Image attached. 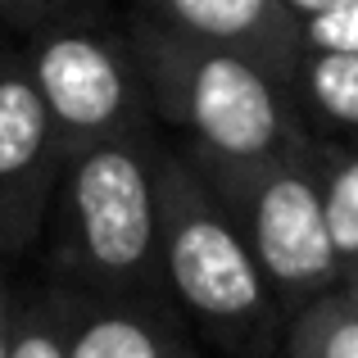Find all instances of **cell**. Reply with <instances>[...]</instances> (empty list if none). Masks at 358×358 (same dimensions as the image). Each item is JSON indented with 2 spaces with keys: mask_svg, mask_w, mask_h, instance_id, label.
Instances as JSON below:
<instances>
[{
  "mask_svg": "<svg viewBox=\"0 0 358 358\" xmlns=\"http://www.w3.org/2000/svg\"><path fill=\"white\" fill-rule=\"evenodd\" d=\"M336 290H341L350 304H358V263H354V268H345V277H341V286H336Z\"/></svg>",
  "mask_w": 358,
  "mask_h": 358,
  "instance_id": "cell-17",
  "label": "cell"
},
{
  "mask_svg": "<svg viewBox=\"0 0 358 358\" xmlns=\"http://www.w3.org/2000/svg\"><path fill=\"white\" fill-rule=\"evenodd\" d=\"M0 277H5V259H0Z\"/></svg>",
  "mask_w": 358,
  "mask_h": 358,
  "instance_id": "cell-20",
  "label": "cell"
},
{
  "mask_svg": "<svg viewBox=\"0 0 358 358\" xmlns=\"http://www.w3.org/2000/svg\"><path fill=\"white\" fill-rule=\"evenodd\" d=\"M159 277L213 345L236 358H268L286 336L277 299L222 200L182 150L159 164Z\"/></svg>",
  "mask_w": 358,
  "mask_h": 358,
  "instance_id": "cell-3",
  "label": "cell"
},
{
  "mask_svg": "<svg viewBox=\"0 0 358 358\" xmlns=\"http://www.w3.org/2000/svg\"><path fill=\"white\" fill-rule=\"evenodd\" d=\"M14 317H18V295L0 277V358H9V345H14Z\"/></svg>",
  "mask_w": 358,
  "mask_h": 358,
  "instance_id": "cell-15",
  "label": "cell"
},
{
  "mask_svg": "<svg viewBox=\"0 0 358 358\" xmlns=\"http://www.w3.org/2000/svg\"><path fill=\"white\" fill-rule=\"evenodd\" d=\"M155 127L122 131L64 159L50 204L59 286L91 295H164L159 277Z\"/></svg>",
  "mask_w": 358,
  "mask_h": 358,
  "instance_id": "cell-2",
  "label": "cell"
},
{
  "mask_svg": "<svg viewBox=\"0 0 358 358\" xmlns=\"http://www.w3.org/2000/svg\"><path fill=\"white\" fill-rule=\"evenodd\" d=\"M122 27L145 78L150 109L186 131L182 155L195 168H250L313 141L290 87L263 64L186 41L136 9Z\"/></svg>",
  "mask_w": 358,
  "mask_h": 358,
  "instance_id": "cell-1",
  "label": "cell"
},
{
  "mask_svg": "<svg viewBox=\"0 0 358 358\" xmlns=\"http://www.w3.org/2000/svg\"><path fill=\"white\" fill-rule=\"evenodd\" d=\"M9 358H69V336H64V308L55 286L18 295L14 317V345Z\"/></svg>",
  "mask_w": 358,
  "mask_h": 358,
  "instance_id": "cell-12",
  "label": "cell"
},
{
  "mask_svg": "<svg viewBox=\"0 0 358 358\" xmlns=\"http://www.w3.org/2000/svg\"><path fill=\"white\" fill-rule=\"evenodd\" d=\"M69 5H105V0H69Z\"/></svg>",
  "mask_w": 358,
  "mask_h": 358,
  "instance_id": "cell-18",
  "label": "cell"
},
{
  "mask_svg": "<svg viewBox=\"0 0 358 358\" xmlns=\"http://www.w3.org/2000/svg\"><path fill=\"white\" fill-rule=\"evenodd\" d=\"M281 5H286L290 14L299 18V23H304V18H313V14H322V9H331L336 0H281Z\"/></svg>",
  "mask_w": 358,
  "mask_h": 358,
  "instance_id": "cell-16",
  "label": "cell"
},
{
  "mask_svg": "<svg viewBox=\"0 0 358 358\" xmlns=\"http://www.w3.org/2000/svg\"><path fill=\"white\" fill-rule=\"evenodd\" d=\"M18 55L50 114L64 159L122 131H141L155 118L127 27L114 23L105 5L59 9L27 32Z\"/></svg>",
  "mask_w": 358,
  "mask_h": 358,
  "instance_id": "cell-4",
  "label": "cell"
},
{
  "mask_svg": "<svg viewBox=\"0 0 358 358\" xmlns=\"http://www.w3.org/2000/svg\"><path fill=\"white\" fill-rule=\"evenodd\" d=\"M195 173L209 182V191L241 227L286 322L341 286V259L331 250L322 191H317L313 141L268 164L195 168Z\"/></svg>",
  "mask_w": 358,
  "mask_h": 358,
  "instance_id": "cell-5",
  "label": "cell"
},
{
  "mask_svg": "<svg viewBox=\"0 0 358 358\" xmlns=\"http://www.w3.org/2000/svg\"><path fill=\"white\" fill-rule=\"evenodd\" d=\"M69 358H195L164 295H91L55 281Z\"/></svg>",
  "mask_w": 358,
  "mask_h": 358,
  "instance_id": "cell-8",
  "label": "cell"
},
{
  "mask_svg": "<svg viewBox=\"0 0 358 358\" xmlns=\"http://www.w3.org/2000/svg\"><path fill=\"white\" fill-rule=\"evenodd\" d=\"M131 9L186 41L245 55L281 82H290V69L304 55L299 18L281 0H136Z\"/></svg>",
  "mask_w": 358,
  "mask_h": 358,
  "instance_id": "cell-7",
  "label": "cell"
},
{
  "mask_svg": "<svg viewBox=\"0 0 358 358\" xmlns=\"http://www.w3.org/2000/svg\"><path fill=\"white\" fill-rule=\"evenodd\" d=\"M304 50L322 55H358V0H336L331 9L304 18Z\"/></svg>",
  "mask_w": 358,
  "mask_h": 358,
  "instance_id": "cell-13",
  "label": "cell"
},
{
  "mask_svg": "<svg viewBox=\"0 0 358 358\" xmlns=\"http://www.w3.org/2000/svg\"><path fill=\"white\" fill-rule=\"evenodd\" d=\"M313 168H317L331 250L341 259V277H345V268L358 263V145L313 136Z\"/></svg>",
  "mask_w": 358,
  "mask_h": 358,
  "instance_id": "cell-10",
  "label": "cell"
},
{
  "mask_svg": "<svg viewBox=\"0 0 358 358\" xmlns=\"http://www.w3.org/2000/svg\"><path fill=\"white\" fill-rule=\"evenodd\" d=\"M286 358H358V304L331 290L286 322Z\"/></svg>",
  "mask_w": 358,
  "mask_h": 358,
  "instance_id": "cell-11",
  "label": "cell"
},
{
  "mask_svg": "<svg viewBox=\"0 0 358 358\" xmlns=\"http://www.w3.org/2000/svg\"><path fill=\"white\" fill-rule=\"evenodd\" d=\"M5 50H9V45H5V41H0V59H5Z\"/></svg>",
  "mask_w": 358,
  "mask_h": 358,
  "instance_id": "cell-19",
  "label": "cell"
},
{
  "mask_svg": "<svg viewBox=\"0 0 358 358\" xmlns=\"http://www.w3.org/2000/svg\"><path fill=\"white\" fill-rule=\"evenodd\" d=\"M59 9H73V5L69 0H0V23L27 36L32 27H41L45 18H55Z\"/></svg>",
  "mask_w": 358,
  "mask_h": 358,
  "instance_id": "cell-14",
  "label": "cell"
},
{
  "mask_svg": "<svg viewBox=\"0 0 358 358\" xmlns=\"http://www.w3.org/2000/svg\"><path fill=\"white\" fill-rule=\"evenodd\" d=\"M286 87L308 136L358 145V55L304 50Z\"/></svg>",
  "mask_w": 358,
  "mask_h": 358,
  "instance_id": "cell-9",
  "label": "cell"
},
{
  "mask_svg": "<svg viewBox=\"0 0 358 358\" xmlns=\"http://www.w3.org/2000/svg\"><path fill=\"white\" fill-rule=\"evenodd\" d=\"M64 150L50 114L27 78L23 55L9 45L0 59V259L14 263L50 222Z\"/></svg>",
  "mask_w": 358,
  "mask_h": 358,
  "instance_id": "cell-6",
  "label": "cell"
}]
</instances>
